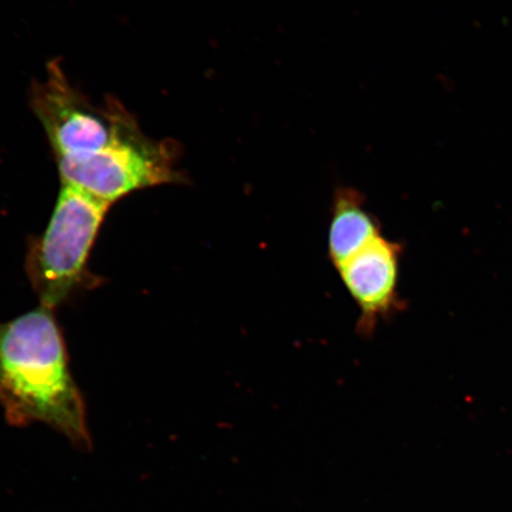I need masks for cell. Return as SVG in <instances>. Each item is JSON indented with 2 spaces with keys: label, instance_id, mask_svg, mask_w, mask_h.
<instances>
[{
  "label": "cell",
  "instance_id": "8992f818",
  "mask_svg": "<svg viewBox=\"0 0 512 512\" xmlns=\"http://www.w3.org/2000/svg\"><path fill=\"white\" fill-rule=\"evenodd\" d=\"M380 235L381 223L366 208L361 192L354 188H338L328 230V256L332 266L337 270Z\"/></svg>",
  "mask_w": 512,
  "mask_h": 512
},
{
  "label": "cell",
  "instance_id": "277c9868",
  "mask_svg": "<svg viewBox=\"0 0 512 512\" xmlns=\"http://www.w3.org/2000/svg\"><path fill=\"white\" fill-rule=\"evenodd\" d=\"M30 106L48 138L55 160L93 155L110 144L132 113L113 96L95 105L69 81L59 60L32 83Z\"/></svg>",
  "mask_w": 512,
  "mask_h": 512
},
{
  "label": "cell",
  "instance_id": "7a4b0ae2",
  "mask_svg": "<svg viewBox=\"0 0 512 512\" xmlns=\"http://www.w3.org/2000/svg\"><path fill=\"white\" fill-rule=\"evenodd\" d=\"M111 204L62 184L46 230L31 239L27 273L41 305L55 310L92 278L87 265Z\"/></svg>",
  "mask_w": 512,
  "mask_h": 512
},
{
  "label": "cell",
  "instance_id": "6da1fadb",
  "mask_svg": "<svg viewBox=\"0 0 512 512\" xmlns=\"http://www.w3.org/2000/svg\"><path fill=\"white\" fill-rule=\"evenodd\" d=\"M0 403L12 425L43 422L89 445L85 402L54 310L47 306L0 323Z\"/></svg>",
  "mask_w": 512,
  "mask_h": 512
},
{
  "label": "cell",
  "instance_id": "5b68a950",
  "mask_svg": "<svg viewBox=\"0 0 512 512\" xmlns=\"http://www.w3.org/2000/svg\"><path fill=\"white\" fill-rule=\"evenodd\" d=\"M402 253L401 243L382 234L336 270L360 311L356 331L361 337H373L381 323L401 310Z\"/></svg>",
  "mask_w": 512,
  "mask_h": 512
},
{
  "label": "cell",
  "instance_id": "3957f363",
  "mask_svg": "<svg viewBox=\"0 0 512 512\" xmlns=\"http://www.w3.org/2000/svg\"><path fill=\"white\" fill-rule=\"evenodd\" d=\"M181 145L147 137L132 115L110 144L91 156L56 160L61 184L112 204L133 192L185 182Z\"/></svg>",
  "mask_w": 512,
  "mask_h": 512
}]
</instances>
